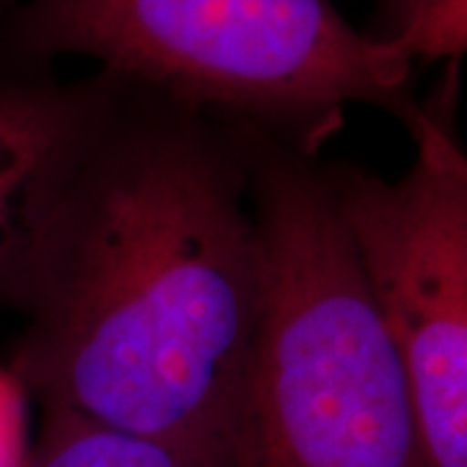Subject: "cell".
Returning <instances> with one entry per match:
<instances>
[{
  "instance_id": "cell-1",
  "label": "cell",
  "mask_w": 467,
  "mask_h": 467,
  "mask_svg": "<svg viewBox=\"0 0 467 467\" xmlns=\"http://www.w3.org/2000/svg\"><path fill=\"white\" fill-rule=\"evenodd\" d=\"M263 299L242 122L117 81L5 368L42 413L229 465Z\"/></svg>"
},
{
  "instance_id": "cell-2",
  "label": "cell",
  "mask_w": 467,
  "mask_h": 467,
  "mask_svg": "<svg viewBox=\"0 0 467 467\" xmlns=\"http://www.w3.org/2000/svg\"><path fill=\"white\" fill-rule=\"evenodd\" d=\"M265 299L229 467H431L410 387L325 169L242 122Z\"/></svg>"
},
{
  "instance_id": "cell-3",
  "label": "cell",
  "mask_w": 467,
  "mask_h": 467,
  "mask_svg": "<svg viewBox=\"0 0 467 467\" xmlns=\"http://www.w3.org/2000/svg\"><path fill=\"white\" fill-rule=\"evenodd\" d=\"M86 57L117 81L239 119L317 153L348 107L400 117L413 57L358 32L330 0H24L0 60Z\"/></svg>"
},
{
  "instance_id": "cell-4",
  "label": "cell",
  "mask_w": 467,
  "mask_h": 467,
  "mask_svg": "<svg viewBox=\"0 0 467 467\" xmlns=\"http://www.w3.org/2000/svg\"><path fill=\"white\" fill-rule=\"evenodd\" d=\"M410 167H322L395 340L431 467H467V146L460 60L400 115Z\"/></svg>"
},
{
  "instance_id": "cell-5",
  "label": "cell",
  "mask_w": 467,
  "mask_h": 467,
  "mask_svg": "<svg viewBox=\"0 0 467 467\" xmlns=\"http://www.w3.org/2000/svg\"><path fill=\"white\" fill-rule=\"evenodd\" d=\"M117 81L0 67V309L24 312Z\"/></svg>"
},
{
  "instance_id": "cell-6",
  "label": "cell",
  "mask_w": 467,
  "mask_h": 467,
  "mask_svg": "<svg viewBox=\"0 0 467 467\" xmlns=\"http://www.w3.org/2000/svg\"><path fill=\"white\" fill-rule=\"evenodd\" d=\"M26 467H229L211 454L150 436L42 413Z\"/></svg>"
},
{
  "instance_id": "cell-7",
  "label": "cell",
  "mask_w": 467,
  "mask_h": 467,
  "mask_svg": "<svg viewBox=\"0 0 467 467\" xmlns=\"http://www.w3.org/2000/svg\"><path fill=\"white\" fill-rule=\"evenodd\" d=\"M379 36L416 60H460L467 55V0H398Z\"/></svg>"
},
{
  "instance_id": "cell-8",
  "label": "cell",
  "mask_w": 467,
  "mask_h": 467,
  "mask_svg": "<svg viewBox=\"0 0 467 467\" xmlns=\"http://www.w3.org/2000/svg\"><path fill=\"white\" fill-rule=\"evenodd\" d=\"M29 392L8 368H0V467H26L32 451Z\"/></svg>"
},
{
  "instance_id": "cell-9",
  "label": "cell",
  "mask_w": 467,
  "mask_h": 467,
  "mask_svg": "<svg viewBox=\"0 0 467 467\" xmlns=\"http://www.w3.org/2000/svg\"><path fill=\"white\" fill-rule=\"evenodd\" d=\"M14 3L16 0H0V24H3V18L8 16V11L14 8Z\"/></svg>"
},
{
  "instance_id": "cell-10",
  "label": "cell",
  "mask_w": 467,
  "mask_h": 467,
  "mask_svg": "<svg viewBox=\"0 0 467 467\" xmlns=\"http://www.w3.org/2000/svg\"><path fill=\"white\" fill-rule=\"evenodd\" d=\"M379 3H382V11L387 14V11H389V8H392V5H395L398 0H379Z\"/></svg>"
}]
</instances>
